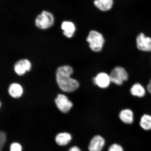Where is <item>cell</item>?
<instances>
[{"label":"cell","mask_w":151,"mask_h":151,"mask_svg":"<svg viewBox=\"0 0 151 151\" xmlns=\"http://www.w3.org/2000/svg\"><path fill=\"white\" fill-rule=\"evenodd\" d=\"M73 70L69 65H63L59 67L56 71L57 82L60 89L63 91L71 92L75 91L80 87L78 81L71 78Z\"/></svg>","instance_id":"1"},{"label":"cell","mask_w":151,"mask_h":151,"mask_svg":"<svg viewBox=\"0 0 151 151\" xmlns=\"http://www.w3.org/2000/svg\"><path fill=\"white\" fill-rule=\"evenodd\" d=\"M86 41L91 51L97 54L103 52L106 42L103 33L95 29H91L88 32Z\"/></svg>","instance_id":"2"},{"label":"cell","mask_w":151,"mask_h":151,"mask_svg":"<svg viewBox=\"0 0 151 151\" xmlns=\"http://www.w3.org/2000/svg\"><path fill=\"white\" fill-rule=\"evenodd\" d=\"M112 83L120 86L127 82L129 79V74L124 67L120 65L115 66L109 73Z\"/></svg>","instance_id":"3"},{"label":"cell","mask_w":151,"mask_h":151,"mask_svg":"<svg viewBox=\"0 0 151 151\" xmlns=\"http://www.w3.org/2000/svg\"><path fill=\"white\" fill-rule=\"evenodd\" d=\"M54 22V18L52 14L46 11H43L35 20L36 26L42 29H46L51 27Z\"/></svg>","instance_id":"4"},{"label":"cell","mask_w":151,"mask_h":151,"mask_svg":"<svg viewBox=\"0 0 151 151\" xmlns=\"http://www.w3.org/2000/svg\"><path fill=\"white\" fill-rule=\"evenodd\" d=\"M135 45L136 48L140 51L151 52V38L147 36L143 32L138 34L135 37Z\"/></svg>","instance_id":"5"},{"label":"cell","mask_w":151,"mask_h":151,"mask_svg":"<svg viewBox=\"0 0 151 151\" xmlns=\"http://www.w3.org/2000/svg\"><path fill=\"white\" fill-rule=\"evenodd\" d=\"M93 84L102 89H105L110 86L111 82L109 73L105 72H100L92 79Z\"/></svg>","instance_id":"6"},{"label":"cell","mask_w":151,"mask_h":151,"mask_svg":"<svg viewBox=\"0 0 151 151\" xmlns=\"http://www.w3.org/2000/svg\"><path fill=\"white\" fill-rule=\"evenodd\" d=\"M55 101L58 109L62 113H68L73 106V103L64 94H58Z\"/></svg>","instance_id":"7"},{"label":"cell","mask_w":151,"mask_h":151,"mask_svg":"<svg viewBox=\"0 0 151 151\" xmlns=\"http://www.w3.org/2000/svg\"><path fill=\"white\" fill-rule=\"evenodd\" d=\"M92 4L98 10L102 12H109L115 4L114 0H93Z\"/></svg>","instance_id":"8"},{"label":"cell","mask_w":151,"mask_h":151,"mask_svg":"<svg viewBox=\"0 0 151 151\" xmlns=\"http://www.w3.org/2000/svg\"><path fill=\"white\" fill-rule=\"evenodd\" d=\"M31 63L29 60L25 59L20 60L14 64V70L18 75H23L26 72L31 70Z\"/></svg>","instance_id":"9"},{"label":"cell","mask_w":151,"mask_h":151,"mask_svg":"<svg viewBox=\"0 0 151 151\" xmlns=\"http://www.w3.org/2000/svg\"><path fill=\"white\" fill-rule=\"evenodd\" d=\"M118 115L120 120L124 123L127 124L133 123L134 120V114L131 109H123L120 111Z\"/></svg>","instance_id":"10"},{"label":"cell","mask_w":151,"mask_h":151,"mask_svg":"<svg viewBox=\"0 0 151 151\" xmlns=\"http://www.w3.org/2000/svg\"><path fill=\"white\" fill-rule=\"evenodd\" d=\"M105 140L101 135L95 136L90 141L88 147L89 151H101L104 146Z\"/></svg>","instance_id":"11"},{"label":"cell","mask_w":151,"mask_h":151,"mask_svg":"<svg viewBox=\"0 0 151 151\" xmlns=\"http://www.w3.org/2000/svg\"><path fill=\"white\" fill-rule=\"evenodd\" d=\"M71 134L67 132H62L56 136L55 141L57 144L60 146H66L70 143L72 140Z\"/></svg>","instance_id":"12"},{"label":"cell","mask_w":151,"mask_h":151,"mask_svg":"<svg viewBox=\"0 0 151 151\" xmlns=\"http://www.w3.org/2000/svg\"><path fill=\"white\" fill-rule=\"evenodd\" d=\"M130 93L133 97L141 98L146 95V90L144 87L139 83H135L131 86Z\"/></svg>","instance_id":"13"},{"label":"cell","mask_w":151,"mask_h":151,"mask_svg":"<svg viewBox=\"0 0 151 151\" xmlns=\"http://www.w3.org/2000/svg\"><path fill=\"white\" fill-rule=\"evenodd\" d=\"M61 29L63 30L64 35L69 38L73 37L76 31L75 24L73 22L70 21L62 22Z\"/></svg>","instance_id":"14"},{"label":"cell","mask_w":151,"mask_h":151,"mask_svg":"<svg viewBox=\"0 0 151 151\" xmlns=\"http://www.w3.org/2000/svg\"><path fill=\"white\" fill-rule=\"evenodd\" d=\"M8 92L11 97L17 99L21 97L23 94V90L20 84L17 83H13L9 86Z\"/></svg>","instance_id":"15"},{"label":"cell","mask_w":151,"mask_h":151,"mask_svg":"<svg viewBox=\"0 0 151 151\" xmlns=\"http://www.w3.org/2000/svg\"><path fill=\"white\" fill-rule=\"evenodd\" d=\"M139 126L145 131H149L151 130V116L145 114L141 117L139 121Z\"/></svg>","instance_id":"16"},{"label":"cell","mask_w":151,"mask_h":151,"mask_svg":"<svg viewBox=\"0 0 151 151\" xmlns=\"http://www.w3.org/2000/svg\"><path fill=\"white\" fill-rule=\"evenodd\" d=\"M22 147L20 143L14 142L11 144L9 147V151H22Z\"/></svg>","instance_id":"17"},{"label":"cell","mask_w":151,"mask_h":151,"mask_svg":"<svg viewBox=\"0 0 151 151\" xmlns=\"http://www.w3.org/2000/svg\"><path fill=\"white\" fill-rule=\"evenodd\" d=\"M108 151H124V150L120 145L115 143L109 147Z\"/></svg>","instance_id":"18"},{"label":"cell","mask_w":151,"mask_h":151,"mask_svg":"<svg viewBox=\"0 0 151 151\" xmlns=\"http://www.w3.org/2000/svg\"><path fill=\"white\" fill-rule=\"evenodd\" d=\"M68 151H82V150L78 146H73L71 147Z\"/></svg>","instance_id":"19"},{"label":"cell","mask_w":151,"mask_h":151,"mask_svg":"<svg viewBox=\"0 0 151 151\" xmlns=\"http://www.w3.org/2000/svg\"><path fill=\"white\" fill-rule=\"evenodd\" d=\"M147 90L151 94V79L147 86Z\"/></svg>","instance_id":"20"},{"label":"cell","mask_w":151,"mask_h":151,"mask_svg":"<svg viewBox=\"0 0 151 151\" xmlns=\"http://www.w3.org/2000/svg\"><path fill=\"white\" fill-rule=\"evenodd\" d=\"M1 132H3V133H5L6 134V133H4V132H0V133H1ZM3 150H4V149H3Z\"/></svg>","instance_id":"21"}]
</instances>
